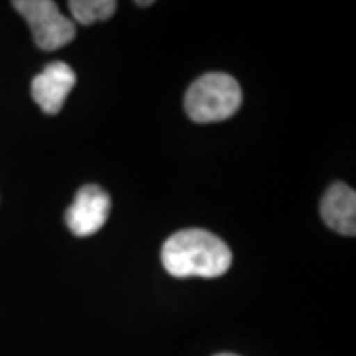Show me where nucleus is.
<instances>
[{"label":"nucleus","instance_id":"39448f33","mask_svg":"<svg viewBox=\"0 0 356 356\" xmlns=\"http://www.w3.org/2000/svg\"><path fill=\"white\" fill-rule=\"evenodd\" d=\"M74 88L76 72L64 62H54L32 79V97L44 113L56 115L62 111L65 99Z\"/></svg>","mask_w":356,"mask_h":356},{"label":"nucleus","instance_id":"423d86ee","mask_svg":"<svg viewBox=\"0 0 356 356\" xmlns=\"http://www.w3.org/2000/svg\"><path fill=\"white\" fill-rule=\"evenodd\" d=\"M325 224L343 236L356 234V192L343 182H334L321 200Z\"/></svg>","mask_w":356,"mask_h":356},{"label":"nucleus","instance_id":"20e7f679","mask_svg":"<svg viewBox=\"0 0 356 356\" xmlns=\"http://www.w3.org/2000/svg\"><path fill=\"white\" fill-rule=\"evenodd\" d=\"M111 212V198L109 194L95 186L88 184L79 188L74 198V204L65 210V224L79 238L93 236L103 228Z\"/></svg>","mask_w":356,"mask_h":356},{"label":"nucleus","instance_id":"f257e3e1","mask_svg":"<svg viewBox=\"0 0 356 356\" xmlns=\"http://www.w3.org/2000/svg\"><path fill=\"white\" fill-rule=\"evenodd\" d=\"M163 266L172 277H220L232 266V252L218 236L200 228L180 229L163 245Z\"/></svg>","mask_w":356,"mask_h":356},{"label":"nucleus","instance_id":"1a4fd4ad","mask_svg":"<svg viewBox=\"0 0 356 356\" xmlns=\"http://www.w3.org/2000/svg\"><path fill=\"white\" fill-rule=\"evenodd\" d=\"M216 356H238V355H229V353H224V355H216Z\"/></svg>","mask_w":356,"mask_h":356},{"label":"nucleus","instance_id":"7ed1b4c3","mask_svg":"<svg viewBox=\"0 0 356 356\" xmlns=\"http://www.w3.org/2000/svg\"><path fill=\"white\" fill-rule=\"evenodd\" d=\"M13 6L24 16L40 50H60L76 36V24L51 0H16Z\"/></svg>","mask_w":356,"mask_h":356},{"label":"nucleus","instance_id":"0eeeda50","mask_svg":"<svg viewBox=\"0 0 356 356\" xmlns=\"http://www.w3.org/2000/svg\"><path fill=\"white\" fill-rule=\"evenodd\" d=\"M67 6L76 22L89 26L109 20L115 14L117 2L115 0H72Z\"/></svg>","mask_w":356,"mask_h":356},{"label":"nucleus","instance_id":"f03ea898","mask_svg":"<svg viewBox=\"0 0 356 356\" xmlns=\"http://www.w3.org/2000/svg\"><path fill=\"white\" fill-rule=\"evenodd\" d=\"M242 107V88L228 74H206L184 95L186 115L196 123H220Z\"/></svg>","mask_w":356,"mask_h":356},{"label":"nucleus","instance_id":"6e6552de","mask_svg":"<svg viewBox=\"0 0 356 356\" xmlns=\"http://www.w3.org/2000/svg\"><path fill=\"white\" fill-rule=\"evenodd\" d=\"M151 4H153V2H151V0H145V2H137V6H151Z\"/></svg>","mask_w":356,"mask_h":356}]
</instances>
